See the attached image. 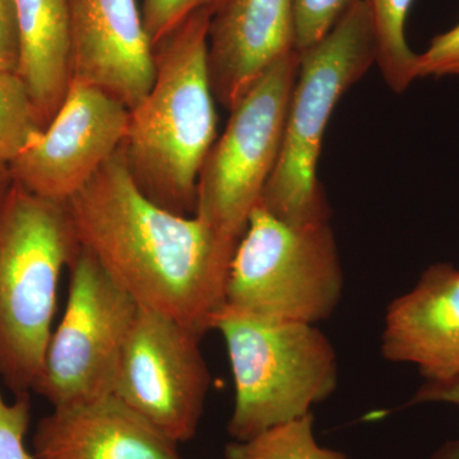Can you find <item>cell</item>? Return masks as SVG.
I'll list each match as a JSON object with an SVG mask.
<instances>
[{"label": "cell", "instance_id": "obj_3", "mask_svg": "<svg viewBox=\"0 0 459 459\" xmlns=\"http://www.w3.org/2000/svg\"><path fill=\"white\" fill-rule=\"evenodd\" d=\"M80 252L65 202L16 181L0 195V380L14 395L33 391L63 271Z\"/></svg>", "mask_w": 459, "mask_h": 459}, {"label": "cell", "instance_id": "obj_17", "mask_svg": "<svg viewBox=\"0 0 459 459\" xmlns=\"http://www.w3.org/2000/svg\"><path fill=\"white\" fill-rule=\"evenodd\" d=\"M312 412L268 429L244 440L228 444V459H349L343 453L319 446L314 437Z\"/></svg>", "mask_w": 459, "mask_h": 459}, {"label": "cell", "instance_id": "obj_16", "mask_svg": "<svg viewBox=\"0 0 459 459\" xmlns=\"http://www.w3.org/2000/svg\"><path fill=\"white\" fill-rule=\"evenodd\" d=\"M415 0H369L377 38V62L386 86L404 92L418 80V54L411 50L406 23Z\"/></svg>", "mask_w": 459, "mask_h": 459}, {"label": "cell", "instance_id": "obj_9", "mask_svg": "<svg viewBox=\"0 0 459 459\" xmlns=\"http://www.w3.org/2000/svg\"><path fill=\"white\" fill-rule=\"evenodd\" d=\"M202 338L140 307L115 383V397L178 446L197 434L210 391Z\"/></svg>", "mask_w": 459, "mask_h": 459}, {"label": "cell", "instance_id": "obj_19", "mask_svg": "<svg viewBox=\"0 0 459 459\" xmlns=\"http://www.w3.org/2000/svg\"><path fill=\"white\" fill-rule=\"evenodd\" d=\"M359 0H294L299 54L325 38Z\"/></svg>", "mask_w": 459, "mask_h": 459}, {"label": "cell", "instance_id": "obj_6", "mask_svg": "<svg viewBox=\"0 0 459 459\" xmlns=\"http://www.w3.org/2000/svg\"><path fill=\"white\" fill-rule=\"evenodd\" d=\"M213 329L228 347L235 385L228 431L237 442L303 418L336 389V351L316 325L259 322L222 310Z\"/></svg>", "mask_w": 459, "mask_h": 459}, {"label": "cell", "instance_id": "obj_22", "mask_svg": "<svg viewBox=\"0 0 459 459\" xmlns=\"http://www.w3.org/2000/svg\"><path fill=\"white\" fill-rule=\"evenodd\" d=\"M419 78L459 77V23L431 39L427 49L418 54Z\"/></svg>", "mask_w": 459, "mask_h": 459}, {"label": "cell", "instance_id": "obj_14", "mask_svg": "<svg viewBox=\"0 0 459 459\" xmlns=\"http://www.w3.org/2000/svg\"><path fill=\"white\" fill-rule=\"evenodd\" d=\"M35 459H181L179 446L115 395L53 407L36 425Z\"/></svg>", "mask_w": 459, "mask_h": 459}, {"label": "cell", "instance_id": "obj_18", "mask_svg": "<svg viewBox=\"0 0 459 459\" xmlns=\"http://www.w3.org/2000/svg\"><path fill=\"white\" fill-rule=\"evenodd\" d=\"M45 128L22 78L0 72V161L11 164Z\"/></svg>", "mask_w": 459, "mask_h": 459}, {"label": "cell", "instance_id": "obj_20", "mask_svg": "<svg viewBox=\"0 0 459 459\" xmlns=\"http://www.w3.org/2000/svg\"><path fill=\"white\" fill-rule=\"evenodd\" d=\"M226 0H144L142 17L151 44L155 48L166 36L201 11L216 13Z\"/></svg>", "mask_w": 459, "mask_h": 459}, {"label": "cell", "instance_id": "obj_13", "mask_svg": "<svg viewBox=\"0 0 459 459\" xmlns=\"http://www.w3.org/2000/svg\"><path fill=\"white\" fill-rule=\"evenodd\" d=\"M386 360L419 368L429 383L459 377V270L430 265L418 283L386 309L382 334Z\"/></svg>", "mask_w": 459, "mask_h": 459}, {"label": "cell", "instance_id": "obj_2", "mask_svg": "<svg viewBox=\"0 0 459 459\" xmlns=\"http://www.w3.org/2000/svg\"><path fill=\"white\" fill-rule=\"evenodd\" d=\"M212 16L208 11L193 14L153 48L155 80L132 108L122 144L142 193L183 216L195 214L199 171L217 140L207 59Z\"/></svg>", "mask_w": 459, "mask_h": 459}, {"label": "cell", "instance_id": "obj_12", "mask_svg": "<svg viewBox=\"0 0 459 459\" xmlns=\"http://www.w3.org/2000/svg\"><path fill=\"white\" fill-rule=\"evenodd\" d=\"M294 53V0H226L208 30L214 99L231 110L272 66Z\"/></svg>", "mask_w": 459, "mask_h": 459}, {"label": "cell", "instance_id": "obj_10", "mask_svg": "<svg viewBox=\"0 0 459 459\" xmlns=\"http://www.w3.org/2000/svg\"><path fill=\"white\" fill-rule=\"evenodd\" d=\"M131 110L107 91L72 81L49 126L9 164L23 188L66 202L122 147Z\"/></svg>", "mask_w": 459, "mask_h": 459}, {"label": "cell", "instance_id": "obj_23", "mask_svg": "<svg viewBox=\"0 0 459 459\" xmlns=\"http://www.w3.org/2000/svg\"><path fill=\"white\" fill-rule=\"evenodd\" d=\"M21 38L14 0H0V72L18 74Z\"/></svg>", "mask_w": 459, "mask_h": 459}, {"label": "cell", "instance_id": "obj_1", "mask_svg": "<svg viewBox=\"0 0 459 459\" xmlns=\"http://www.w3.org/2000/svg\"><path fill=\"white\" fill-rule=\"evenodd\" d=\"M65 204L81 249L138 307L202 337L213 329L238 244L195 214L153 204L133 179L122 147Z\"/></svg>", "mask_w": 459, "mask_h": 459}, {"label": "cell", "instance_id": "obj_21", "mask_svg": "<svg viewBox=\"0 0 459 459\" xmlns=\"http://www.w3.org/2000/svg\"><path fill=\"white\" fill-rule=\"evenodd\" d=\"M31 422L30 394L4 397L0 380V459H35L26 446Z\"/></svg>", "mask_w": 459, "mask_h": 459}, {"label": "cell", "instance_id": "obj_15", "mask_svg": "<svg viewBox=\"0 0 459 459\" xmlns=\"http://www.w3.org/2000/svg\"><path fill=\"white\" fill-rule=\"evenodd\" d=\"M21 38L18 75L45 126L72 83L68 0H14Z\"/></svg>", "mask_w": 459, "mask_h": 459}, {"label": "cell", "instance_id": "obj_5", "mask_svg": "<svg viewBox=\"0 0 459 459\" xmlns=\"http://www.w3.org/2000/svg\"><path fill=\"white\" fill-rule=\"evenodd\" d=\"M342 290L331 223L294 225L258 204L232 256L222 310L259 322L316 325L336 310Z\"/></svg>", "mask_w": 459, "mask_h": 459}, {"label": "cell", "instance_id": "obj_8", "mask_svg": "<svg viewBox=\"0 0 459 459\" xmlns=\"http://www.w3.org/2000/svg\"><path fill=\"white\" fill-rule=\"evenodd\" d=\"M69 270L65 313L51 332L32 391L53 407L114 394L124 349L140 310L84 250Z\"/></svg>", "mask_w": 459, "mask_h": 459}, {"label": "cell", "instance_id": "obj_24", "mask_svg": "<svg viewBox=\"0 0 459 459\" xmlns=\"http://www.w3.org/2000/svg\"><path fill=\"white\" fill-rule=\"evenodd\" d=\"M444 402L459 406V377L446 383H429L419 389L412 403ZM430 459H459V439L444 444Z\"/></svg>", "mask_w": 459, "mask_h": 459}, {"label": "cell", "instance_id": "obj_11", "mask_svg": "<svg viewBox=\"0 0 459 459\" xmlns=\"http://www.w3.org/2000/svg\"><path fill=\"white\" fill-rule=\"evenodd\" d=\"M72 81L107 91L129 110L155 80V50L137 0H68Z\"/></svg>", "mask_w": 459, "mask_h": 459}, {"label": "cell", "instance_id": "obj_25", "mask_svg": "<svg viewBox=\"0 0 459 459\" xmlns=\"http://www.w3.org/2000/svg\"><path fill=\"white\" fill-rule=\"evenodd\" d=\"M13 183L12 179L11 169L5 162L0 161V195Z\"/></svg>", "mask_w": 459, "mask_h": 459}, {"label": "cell", "instance_id": "obj_4", "mask_svg": "<svg viewBox=\"0 0 459 459\" xmlns=\"http://www.w3.org/2000/svg\"><path fill=\"white\" fill-rule=\"evenodd\" d=\"M376 62L369 0H359L323 40L300 53L282 147L259 201L277 219L294 225L331 219L316 175L323 138L340 100Z\"/></svg>", "mask_w": 459, "mask_h": 459}, {"label": "cell", "instance_id": "obj_7", "mask_svg": "<svg viewBox=\"0 0 459 459\" xmlns=\"http://www.w3.org/2000/svg\"><path fill=\"white\" fill-rule=\"evenodd\" d=\"M299 60L294 53L272 66L230 110L199 171L195 216L231 243L246 232L276 168Z\"/></svg>", "mask_w": 459, "mask_h": 459}]
</instances>
